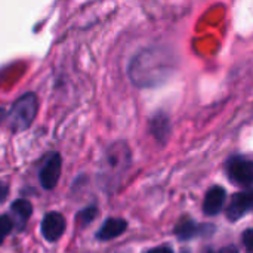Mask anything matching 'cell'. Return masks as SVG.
I'll list each match as a JSON object with an SVG mask.
<instances>
[{
	"instance_id": "obj_1",
	"label": "cell",
	"mask_w": 253,
	"mask_h": 253,
	"mask_svg": "<svg viewBox=\"0 0 253 253\" xmlns=\"http://www.w3.org/2000/svg\"><path fill=\"white\" fill-rule=\"evenodd\" d=\"M176 70V56L168 47H145L133 55L127 77L138 87H156L166 83Z\"/></svg>"
},
{
	"instance_id": "obj_2",
	"label": "cell",
	"mask_w": 253,
	"mask_h": 253,
	"mask_svg": "<svg viewBox=\"0 0 253 253\" xmlns=\"http://www.w3.org/2000/svg\"><path fill=\"white\" fill-rule=\"evenodd\" d=\"M39 111V98L28 92L18 98L9 113V126L13 132H22L31 126Z\"/></svg>"
},
{
	"instance_id": "obj_3",
	"label": "cell",
	"mask_w": 253,
	"mask_h": 253,
	"mask_svg": "<svg viewBox=\"0 0 253 253\" xmlns=\"http://www.w3.org/2000/svg\"><path fill=\"white\" fill-rule=\"evenodd\" d=\"M59 176H61V156L58 153H50L44 159L40 168V173H39L40 184L43 185V188L52 190L58 184Z\"/></svg>"
},
{
	"instance_id": "obj_4",
	"label": "cell",
	"mask_w": 253,
	"mask_h": 253,
	"mask_svg": "<svg viewBox=\"0 0 253 253\" xmlns=\"http://www.w3.org/2000/svg\"><path fill=\"white\" fill-rule=\"evenodd\" d=\"M228 176L239 185L253 184V162L234 157L228 162Z\"/></svg>"
},
{
	"instance_id": "obj_5",
	"label": "cell",
	"mask_w": 253,
	"mask_h": 253,
	"mask_svg": "<svg viewBox=\"0 0 253 253\" xmlns=\"http://www.w3.org/2000/svg\"><path fill=\"white\" fill-rule=\"evenodd\" d=\"M65 231V219L61 213L58 212H50L47 213L43 221H42V234L43 237L53 243L56 240H59L62 237Z\"/></svg>"
},
{
	"instance_id": "obj_6",
	"label": "cell",
	"mask_w": 253,
	"mask_h": 253,
	"mask_svg": "<svg viewBox=\"0 0 253 253\" xmlns=\"http://www.w3.org/2000/svg\"><path fill=\"white\" fill-rule=\"evenodd\" d=\"M253 208V190L242 191L233 196L230 206L227 209V218L230 221H237L246 215Z\"/></svg>"
},
{
	"instance_id": "obj_7",
	"label": "cell",
	"mask_w": 253,
	"mask_h": 253,
	"mask_svg": "<svg viewBox=\"0 0 253 253\" xmlns=\"http://www.w3.org/2000/svg\"><path fill=\"white\" fill-rule=\"evenodd\" d=\"M225 196H227V193L222 187H212L205 197V203H203L205 213L211 215V216L219 213L225 203Z\"/></svg>"
},
{
	"instance_id": "obj_8",
	"label": "cell",
	"mask_w": 253,
	"mask_h": 253,
	"mask_svg": "<svg viewBox=\"0 0 253 253\" xmlns=\"http://www.w3.org/2000/svg\"><path fill=\"white\" fill-rule=\"evenodd\" d=\"M127 228L126 221L119 219V218H110L104 222V225L101 227V230L98 231V239L99 240H113L119 236H122Z\"/></svg>"
},
{
	"instance_id": "obj_9",
	"label": "cell",
	"mask_w": 253,
	"mask_h": 253,
	"mask_svg": "<svg viewBox=\"0 0 253 253\" xmlns=\"http://www.w3.org/2000/svg\"><path fill=\"white\" fill-rule=\"evenodd\" d=\"M12 213H13V224L16 225L18 230H22L27 224V221L30 219L31 213H33V206L28 200H24V199H19V200H15L12 203V208H10Z\"/></svg>"
},
{
	"instance_id": "obj_10",
	"label": "cell",
	"mask_w": 253,
	"mask_h": 253,
	"mask_svg": "<svg viewBox=\"0 0 253 253\" xmlns=\"http://www.w3.org/2000/svg\"><path fill=\"white\" fill-rule=\"evenodd\" d=\"M150 129H151V133L159 139V141H165L169 135V130H170V123H169V119L168 116L159 113L156 114L153 119H151V123H150Z\"/></svg>"
},
{
	"instance_id": "obj_11",
	"label": "cell",
	"mask_w": 253,
	"mask_h": 253,
	"mask_svg": "<svg viewBox=\"0 0 253 253\" xmlns=\"http://www.w3.org/2000/svg\"><path fill=\"white\" fill-rule=\"evenodd\" d=\"M205 228H206V227H199L197 224H194V222L190 221V219H181L179 224H178L176 228H175V234H176L179 239H182V240H190V239H193V237L202 234Z\"/></svg>"
},
{
	"instance_id": "obj_12",
	"label": "cell",
	"mask_w": 253,
	"mask_h": 253,
	"mask_svg": "<svg viewBox=\"0 0 253 253\" xmlns=\"http://www.w3.org/2000/svg\"><path fill=\"white\" fill-rule=\"evenodd\" d=\"M13 219L7 215L0 216V245L4 242V239L10 234L12 228H13Z\"/></svg>"
},
{
	"instance_id": "obj_13",
	"label": "cell",
	"mask_w": 253,
	"mask_h": 253,
	"mask_svg": "<svg viewBox=\"0 0 253 253\" xmlns=\"http://www.w3.org/2000/svg\"><path fill=\"white\" fill-rule=\"evenodd\" d=\"M96 216V209L93 208V206H90V208H86L80 215H79V218H80V222H82V225H87L89 222H92V219Z\"/></svg>"
},
{
	"instance_id": "obj_14",
	"label": "cell",
	"mask_w": 253,
	"mask_h": 253,
	"mask_svg": "<svg viewBox=\"0 0 253 253\" xmlns=\"http://www.w3.org/2000/svg\"><path fill=\"white\" fill-rule=\"evenodd\" d=\"M243 243L246 248V252L253 253V230H248L243 234Z\"/></svg>"
},
{
	"instance_id": "obj_15",
	"label": "cell",
	"mask_w": 253,
	"mask_h": 253,
	"mask_svg": "<svg viewBox=\"0 0 253 253\" xmlns=\"http://www.w3.org/2000/svg\"><path fill=\"white\" fill-rule=\"evenodd\" d=\"M6 196H7V187L0 184V203L6 199Z\"/></svg>"
},
{
	"instance_id": "obj_16",
	"label": "cell",
	"mask_w": 253,
	"mask_h": 253,
	"mask_svg": "<svg viewBox=\"0 0 253 253\" xmlns=\"http://www.w3.org/2000/svg\"><path fill=\"white\" fill-rule=\"evenodd\" d=\"M209 253H239V252H237V249H236V248L230 246V248H224V249H221V251H218V252H209Z\"/></svg>"
},
{
	"instance_id": "obj_17",
	"label": "cell",
	"mask_w": 253,
	"mask_h": 253,
	"mask_svg": "<svg viewBox=\"0 0 253 253\" xmlns=\"http://www.w3.org/2000/svg\"><path fill=\"white\" fill-rule=\"evenodd\" d=\"M147 253H173L169 248H157V249H153V251H150V252Z\"/></svg>"
},
{
	"instance_id": "obj_18",
	"label": "cell",
	"mask_w": 253,
	"mask_h": 253,
	"mask_svg": "<svg viewBox=\"0 0 253 253\" xmlns=\"http://www.w3.org/2000/svg\"><path fill=\"white\" fill-rule=\"evenodd\" d=\"M4 117H6V111H4V108H3V107H0V123L4 120Z\"/></svg>"
}]
</instances>
